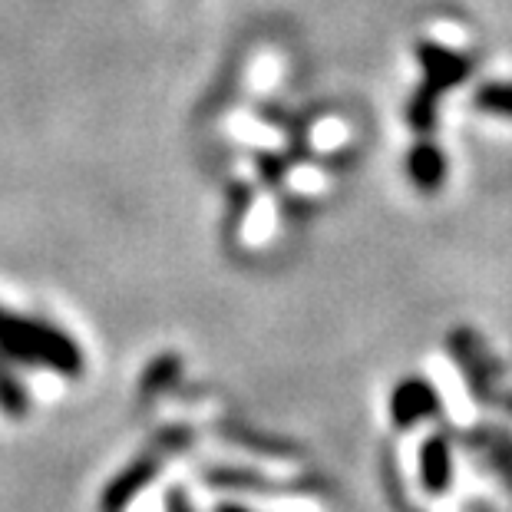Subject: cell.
I'll list each match as a JSON object with an SVG mask.
<instances>
[{
    "mask_svg": "<svg viewBox=\"0 0 512 512\" xmlns=\"http://www.w3.org/2000/svg\"><path fill=\"white\" fill-rule=\"evenodd\" d=\"M271 225H275V209H271V202H258V212L248 219V228H245V238L248 242H265L271 235Z\"/></svg>",
    "mask_w": 512,
    "mask_h": 512,
    "instance_id": "cell-1",
    "label": "cell"
},
{
    "mask_svg": "<svg viewBox=\"0 0 512 512\" xmlns=\"http://www.w3.org/2000/svg\"><path fill=\"white\" fill-rule=\"evenodd\" d=\"M314 146L318 149H331V146H341L344 139H347V129H344V123H321L318 129H314Z\"/></svg>",
    "mask_w": 512,
    "mask_h": 512,
    "instance_id": "cell-2",
    "label": "cell"
},
{
    "mask_svg": "<svg viewBox=\"0 0 512 512\" xmlns=\"http://www.w3.org/2000/svg\"><path fill=\"white\" fill-rule=\"evenodd\" d=\"M291 185L298 192H321L324 189V176H321L318 169H304L301 166V169L291 172Z\"/></svg>",
    "mask_w": 512,
    "mask_h": 512,
    "instance_id": "cell-3",
    "label": "cell"
}]
</instances>
